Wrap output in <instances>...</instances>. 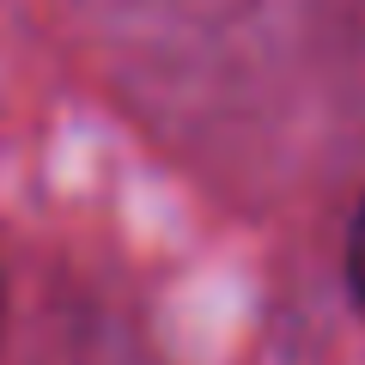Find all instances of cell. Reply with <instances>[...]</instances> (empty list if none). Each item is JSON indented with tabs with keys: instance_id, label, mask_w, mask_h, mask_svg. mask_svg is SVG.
Instances as JSON below:
<instances>
[{
	"instance_id": "obj_1",
	"label": "cell",
	"mask_w": 365,
	"mask_h": 365,
	"mask_svg": "<svg viewBox=\"0 0 365 365\" xmlns=\"http://www.w3.org/2000/svg\"><path fill=\"white\" fill-rule=\"evenodd\" d=\"M347 280H353V292H359V304H365V201H359L353 232H347Z\"/></svg>"
}]
</instances>
